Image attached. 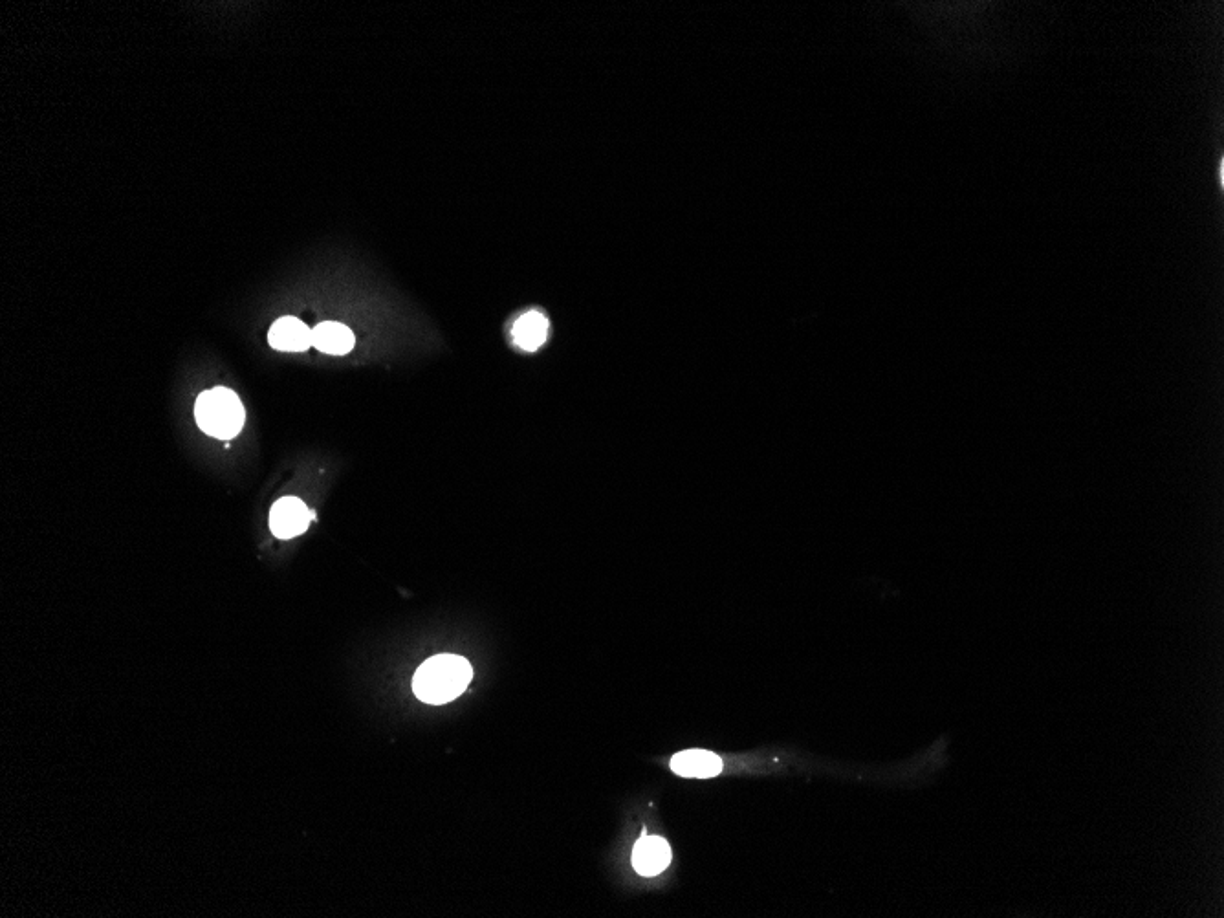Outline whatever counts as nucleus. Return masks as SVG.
I'll return each mask as SVG.
<instances>
[{"label":"nucleus","instance_id":"1","mask_svg":"<svg viewBox=\"0 0 1224 918\" xmlns=\"http://www.w3.org/2000/svg\"><path fill=\"white\" fill-rule=\"evenodd\" d=\"M473 669L466 658L438 655L416 669L413 691L416 697L433 706L448 704L470 686Z\"/></svg>","mask_w":1224,"mask_h":918},{"label":"nucleus","instance_id":"2","mask_svg":"<svg viewBox=\"0 0 1224 918\" xmlns=\"http://www.w3.org/2000/svg\"><path fill=\"white\" fill-rule=\"evenodd\" d=\"M195 416L204 433L222 440L237 437L246 420L244 405L228 387H215L200 394L195 404Z\"/></svg>","mask_w":1224,"mask_h":918},{"label":"nucleus","instance_id":"3","mask_svg":"<svg viewBox=\"0 0 1224 918\" xmlns=\"http://www.w3.org/2000/svg\"><path fill=\"white\" fill-rule=\"evenodd\" d=\"M316 517L297 497H283L274 504L270 512V528L275 537L290 539L303 534L310 521Z\"/></svg>","mask_w":1224,"mask_h":918},{"label":"nucleus","instance_id":"4","mask_svg":"<svg viewBox=\"0 0 1224 918\" xmlns=\"http://www.w3.org/2000/svg\"><path fill=\"white\" fill-rule=\"evenodd\" d=\"M671 864V849L664 838L642 836L633 851V865L642 876L660 875Z\"/></svg>","mask_w":1224,"mask_h":918},{"label":"nucleus","instance_id":"5","mask_svg":"<svg viewBox=\"0 0 1224 918\" xmlns=\"http://www.w3.org/2000/svg\"><path fill=\"white\" fill-rule=\"evenodd\" d=\"M270 345L283 352H303L312 347V328L297 317H281L268 334Z\"/></svg>","mask_w":1224,"mask_h":918},{"label":"nucleus","instance_id":"6","mask_svg":"<svg viewBox=\"0 0 1224 918\" xmlns=\"http://www.w3.org/2000/svg\"><path fill=\"white\" fill-rule=\"evenodd\" d=\"M671 770L682 777H715L722 772L721 757L711 752L689 750L680 752L671 759Z\"/></svg>","mask_w":1224,"mask_h":918},{"label":"nucleus","instance_id":"7","mask_svg":"<svg viewBox=\"0 0 1224 918\" xmlns=\"http://www.w3.org/2000/svg\"><path fill=\"white\" fill-rule=\"evenodd\" d=\"M312 347L332 354V356H343L349 354L354 347V334L349 327L334 323V321H325L319 323L316 328H312Z\"/></svg>","mask_w":1224,"mask_h":918},{"label":"nucleus","instance_id":"8","mask_svg":"<svg viewBox=\"0 0 1224 918\" xmlns=\"http://www.w3.org/2000/svg\"><path fill=\"white\" fill-rule=\"evenodd\" d=\"M515 345L521 349L534 352L539 349L548 336V321L547 317L539 312H528L525 316L519 317L515 321L514 330H512Z\"/></svg>","mask_w":1224,"mask_h":918}]
</instances>
